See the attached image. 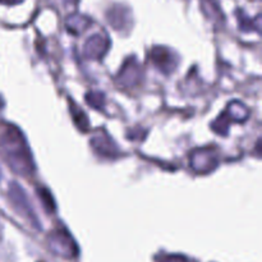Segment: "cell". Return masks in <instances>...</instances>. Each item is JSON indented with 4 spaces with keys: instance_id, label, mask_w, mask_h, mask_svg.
I'll return each mask as SVG.
<instances>
[{
    "instance_id": "7a4b0ae2",
    "label": "cell",
    "mask_w": 262,
    "mask_h": 262,
    "mask_svg": "<svg viewBox=\"0 0 262 262\" xmlns=\"http://www.w3.org/2000/svg\"><path fill=\"white\" fill-rule=\"evenodd\" d=\"M49 247L55 255L66 258L74 257L78 252L76 243L66 230H56V232L51 233V235L49 237Z\"/></svg>"
},
{
    "instance_id": "ba28073f",
    "label": "cell",
    "mask_w": 262,
    "mask_h": 262,
    "mask_svg": "<svg viewBox=\"0 0 262 262\" xmlns=\"http://www.w3.org/2000/svg\"><path fill=\"white\" fill-rule=\"evenodd\" d=\"M90 23H91L90 18L84 17V15L76 14V15H71V17L68 18V20H67V27H68V30L71 31V32L79 33L82 32L84 28L89 27Z\"/></svg>"
},
{
    "instance_id": "8fae6325",
    "label": "cell",
    "mask_w": 262,
    "mask_h": 262,
    "mask_svg": "<svg viewBox=\"0 0 262 262\" xmlns=\"http://www.w3.org/2000/svg\"><path fill=\"white\" fill-rule=\"evenodd\" d=\"M23 0H0V3H4V4H9V5H13V4H18V3H22Z\"/></svg>"
},
{
    "instance_id": "277c9868",
    "label": "cell",
    "mask_w": 262,
    "mask_h": 262,
    "mask_svg": "<svg viewBox=\"0 0 262 262\" xmlns=\"http://www.w3.org/2000/svg\"><path fill=\"white\" fill-rule=\"evenodd\" d=\"M216 165V159L214 158L210 151H199L192 156V166L197 171H209L212 170Z\"/></svg>"
},
{
    "instance_id": "6da1fadb",
    "label": "cell",
    "mask_w": 262,
    "mask_h": 262,
    "mask_svg": "<svg viewBox=\"0 0 262 262\" xmlns=\"http://www.w3.org/2000/svg\"><path fill=\"white\" fill-rule=\"evenodd\" d=\"M0 141L7 150L10 165L15 170H22L25 173L30 170L32 161H31L30 154L23 142L19 130L15 129L12 125H4L3 130H0Z\"/></svg>"
},
{
    "instance_id": "3957f363",
    "label": "cell",
    "mask_w": 262,
    "mask_h": 262,
    "mask_svg": "<svg viewBox=\"0 0 262 262\" xmlns=\"http://www.w3.org/2000/svg\"><path fill=\"white\" fill-rule=\"evenodd\" d=\"M107 45H109V41H107V38L105 36L95 35L92 37H90L89 41L86 42L84 53L90 58H100V56L105 54Z\"/></svg>"
},
{
    "instance_id": "5b68a950",
    "label": "cell",
    "mask_w": 262,
    "mask_h": 262,
    "mask_svg": "<svg viewBox=\"0 0 262 262\" xmlns=\"http://www.w3.org/2000/svg\"><path fill=\"white\" fill-rule=\"evenodd\" d=\"M152 61L161 69L163 72H171L174 67L177 66V61L173 60L170 53L165 49H154L151 53Z\"/></svg>"
},
{
    "instance_id": "52a82bcc",
    "label": "cell",
    "mask_w": 262,
    "mask_h": 262,
    "mask_svg": "<svg viewBox=\"0 0 262 262\" xmlns=\"http://www.w3.org/2000/svg\"><path fill=\"white\" fill-rule=\"evenodd\" d=\"M107 20L115 28H122L128 23V10L122 7H115L107 13Z\"/></svg>"
},
{
    "instance_id": "8992f818",
    "label": "cell",
    "mask_w": 262,
    "mask_h": 262,
    "mask_svg": "<svg viewBox=\"0 0 262 262\" xmlns=\"http://www.w3.org/2000/svg\"><path fill=\"white\" fill-rule=\"evenodd\" d=\"M138 77H140V68L136 66V63H127L122 69L120 83L125 86H133L137 82Z\"/></svg>"
},
{
    "instance_id": "30bf717a",
    "label": "cell",
    "mask_w": 262,
    "mask_h": 262,
    "mask_svg": "<svg viewBox=\"0 0 262 262\" xmlns=\"http://www.w3.org/2000/svg\"><path fill=\"white\" fill-rule=\"evenodd\" d=\"M160 262H191L187 257L179 255H170L166 256V257L161 258Z\"/></svg>"
},
{
    "instance_id": "9c48e42d",
    "label": "cell",
    "mask_w": 262,
    "mask_h": 262,
    "mask_svg": "<svg viewBox=\"0 0 262 262\" xmlns=\"http://www.w3.org/2000/svg\"><path fill=\"white\" fill-rule=\"evenodd\" d=\"M92 146L96 147V150L99 151L100 154H104V155L109 156L110 154H115V147L114 145L112 143V141L109 140L107 137H99L97 136L96 138L92 140Z\"/></svg>"
}]
</instances>
